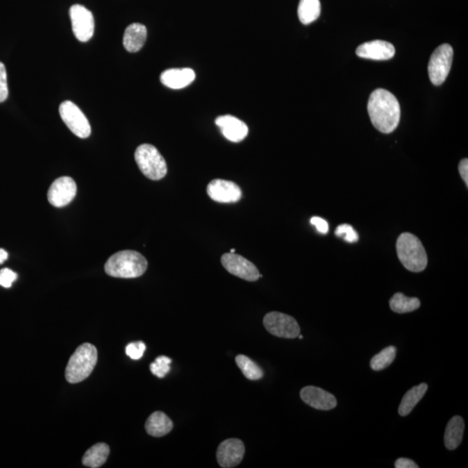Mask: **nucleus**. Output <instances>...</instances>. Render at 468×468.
<instances>
[{
	"label": "nucleus",
	"mask_w": 468,
	"mask_h": 468,
	"mask_svg": "<svg viewBox=\"0 0 468 468\" xmlns=\"http://www.w3.org/2000/svg\"><path fill=\"white\" fill-rule=\"evenodd\" d=\"M368 112L374 127L383 134L396 131L401 118L396 97L386 90L377 89L369 97Z\"/></svg>",
	"instance_id": "obj_1"
},
{
	"label": "nucleus",
	"mask_w": 468,
	"mask_h": 468,
	"mask_svg": "<svg viewBox=\"0 0 468 468\" xmlns=\"http://www.w3.org/2000/svg\"><path fill=\"white\" fill-rule=\"evenodd\" d=\"M148 268V261L135 251H122L111 256L106 264V272L114 278L141 277Z\"/></svg>",
	"instance_id": "obj_2"
},
{
	"label": "nucleus",
	"mask_w": 468,
	"mask_h": 468,
	"mask_svg": "<svg viewBox=\"0 0 468 468\" xmlns=\"http://www.w3.org/2000/svg\"><path fill=\"white\" fill-rule=\"evenodd\" d=\"M396 251L401 263L407 270L421 272L427 267V253L421 240L414 234L401 233L397 240Z\"/></svg>",
	"instance_id": "obj_3"
},
{
	"label": "nucleus",
	"mask_w": 468,
	"mask_h": 468,
	"mask_svg": "<svg viewBox=\"0 0 468 468\" xmlns=\"http://www.w3.org/2000/svg\"><path fill=\"white\" fill-rule=\"evenodd\" d=\"M97 362V350L94 345L83 344L76 349L69 360L65 378L69 383H78L88 378Z\"/></svg>",
	"instance_id": "obj_4"
},
{
	"label": "nucleus",
	"mask_w": 468,
	"mask_h": 468,
	"mask_svg": "<svg viewBox=\"0 0 468 468\" xmlns=\"http://www.w3.org/2000/svg\"><path fill=\"white\" fill-rule=\"evenodd\" d=\"M135 159L140 170L149 179L159 181L166 176V160L156 147L151 144L139 146L135 150Z\"/></svg>",
	"instance_id": "obj_5"
},
{
	"label": "nucleus",
	"mask_w": 468,
	"mask_h": 468,
	"mask_svg": "<svg viewBox=\"0 0 468 468\" xmlns=\"http://www.w3.org/2000/svg\"><path fill=\"white\" fill-rule=\"evenodd\" d=\"M453 50L451 45H440L429 59L428 76L433 85H442L446 81L451 69Z\"/></svg>",
	"instance_id": "obj_6"
},
{
	"label": "nucleus",
	"mask_w": 468,
	"mask_h": 468,
	"mask_svg": "<svg viewBox=\"0 0 468 468\" xmlns=\"http://www.w3.org/2000/svg\"><path fill=\"white\" fill-rule=\"evenodd\" d=\"M59 113L69 131L78 137L88 138L92 134V127H90L88 119L86 118L83 111L71 101H65L61 103L59 107Z\"/></svg>",
	"instance_id": "obj_7"
},
{
	"label": "nucleus",
	"mask_w": 468,
	"mask_h": 468,
	"mask_svg": "<svg viewBox=\"0 0 468 468\" xmlns=\"http://www.w3.org/2000/svg\"><path fill=\"white\" fill-rule=\"evenodd\" d=\"M263 323L268 333L278 337L293 340L300 334V327L294 317L284 313H268L265 316Z\"/></svg>",
	"instance_id": "obj_8"
},
{
	"label": "nucleus",
	"mask_w": 468,
	"mask_h": 468,
	"mask_svg": "<svg viewBox=\"0 0 468 468\" xmlns=\"http://www.w3.org/2000/svg\"><path fill=\"white\" fill-rule=\"evenodd\" d=\"M73 33L80 42L89 41L95 31V20L92 12L81 5H74L69 9Z\"/></svg>",
	"instance_id": "obj_9"
},
{
	"label": "nucleus",
	"mask_w": 468,
	"mask_h": 468,
	"mask_svg": "<svg viewBox=\"0 0 468 468\" xmlns=\"http://www.w3.org/2000/svg\"><path fill=\"white\" fill-rule=\"evenodd\" d=\"M222 263L230 274L244 281H257L260 277L258 268L251 261L235 253L223 254Z\"/></svg>",
	"instance_id": "obj_10"
},
{
	"label": "nucleus",
	"mask_w": 468,
	"mask_h": 468,
	"mask_svg": "<svg viewBox=\"0 0 468 468\" xmlns=\"http://www.w3.org/2000/svg\"><path fill=\"white\" fill-rule=\"evenodd\" d=\"M76 184L71 177L58 178L51 184L48 191V201L56 208H62L74 200Z\"/></svg>",
	"instance_id": "obj_11"
},
{
	"label": "nucleus",
	"mask_w": 468,
	"mask_h": 468,
	"mask_svg": "<svg viewBox=\"0 0 468 468\" xmlns=\"http://www.w3.org/2000/svg\"><path fill=\"white\" fill-rule=\"evenodd\" d=\"M209 197L219 203H234L242 197L240 187L233 181L216 179L208 184Z\"/></svg>",
	"instance_id": "obj_12"
},
{
	"label": "nucleus",
	"mask_w": 468,
	"mask_h": 468,
	"mask_svg": "<svg viewBox=\"0 0 468 468\" xmlns=\"http://www.w3.org/2000/svg\"><path fill=\"white\" fill-rule=\"evenodd\" d=\"M244 445L239 439H228L219 444L217 450L219 465L224 468L235 467L242 462Z\"/></svg>",
	"instance_id": "obj_13"
},
{
	"label": "nucleus",
	"mask_w": 468,
	"mask_h": 468,
	"mask_svg": "<svg viewBox=\"0 0 468 468\" xmlns=\"http://www.w3.org/2000/svg\"><path fill=\"white\" fill-rule=\"evenodd\" d=\"M300 396L303 403L319 410H331L337 407V401L333 394L314 386L302 389Z\"/></svg>",
	"instance_id": "obj_14"
},
{
	"label": "nucleus",
	"mask_w": 468,
	"mask_h": 468,
	"mask_svg": "<svg viewBox=\"0 0 468 468\" xmlns=\"http://www.w3.org/2000/svg\"><path fill=\"white\" fill-rule=\"evenodd\" d=\"M396 54V49L392 44L383 40L367 42L356 49L359 58L371 60H389Z\"/></svg>",
	"instance_id": "obj_15"
},
{
	"label": "nucleus",
	"mask_w": 468,
	"mask_h": 468,
	"mask_svg": "<svg viewBox=\"0 0 468 468\" xmlns=\"http://www.w3.org/2000/svg\"><path fill=\"white\" fill-rule=\"evenodd\" d=\"M216 125L221 128L223 135L230 142H240L248 135V127L244 122L235 117L226 115L215 120Z\"/></svg>",
	"instance_id": "obj_16"
},
{
	"label": "nucleus",
	"mask_w": 468,
	"mask_h": 468,
	"mask_svg": "<svg viewBox=\"0 0 468 468\" xmlns=\"http://www.w3.org/2000/svg\"><path fill=\"white\" fill-rule=\"evenodd\" d=\"M195 73L190 68L170 69L160 75V82L167 88L173 90L183 89L194 81Z\"/></svg>",
	"instance_id": "obj_17"
},
{
	"label": "nucleus",
	"mask_w": 468,
	"mask_h": 468,
	"mask_svg": "<svg viewBox=\"0 0 468 468\" xmlns=\"http://www.w3.org/2000/svg\"><path fill=\"white\" fill-rule=\"evenodd\" d=\"M148 31L142 24L134 23L127 27L124 35V45L128 52H137L144 45Z\"/></svg>",
	"instance_id": "obj_18"
},
{
	"label": "nucleus",
	"mask_w": 468,
	"mask_h": 468,
	"mask_svg": "<svg viewBox=\"0 0 468 468\" xmlns=\"http://www.w3.org/2000/svg\"><path fill=\"white\" fill-rule=\"evenodd\" d=\"M173 427V421L167 415L160 411H156L150 415L145 424L147 433L153 437H162L169 434Z\"/></svg>",
	"instance_id": "obj_19"
},
{
	"label": "nucleus",
	"mask_w": 468,
	"mask_h": 468,
	"mask_svg": "<svg viewBox=\"0 0 468 468\" xmlns=\"http://www.w3.org/2000/svg\"><path fill=\"white\" fill-rule=\"evenodd\" d=\"M465 424L463 419L459 415L453 417L446 426L444 442L446 448L449 450H455L462 442Z\"/></svg>",
	"instance_id": "obj_20"
},
{
	"label": "nucleus",
	"mask_w": 468,
	"mask_h": 468,
	"mask_svg": "<svg viewBox=\"0 0 468 468\" xmlns=\"http://www.w3.org/2000/svg\"><path fill=\"white\" fill-rule=\"evenodd\" d=\"M110 455L109 446L106 443H97L87 450L83 457V466L90 468H99L107 462Z\"/></svg>",
	"instance_id": "obj_21"
},
{
	"label": "nucleus",
	"mask_w": 468,
	"mask_h": 468,
	"mask_svg": "<svg viewBox=\"0 0 468 468\" xmlns=\"http://www.w3.org/2000/svg\"><path fill=\"white\" fill-rule=\"evenodd\" d=\"M428 384L421 383L420 385L412 387L408 390L401 401L399 406V414L401 417H406L414 408L417 406L419 401L424 398V394L427 392Z\"/></svg>",
	"instance_id": "obj_22"
},
{
	"label": "nucleus",
	"mask_w": 468,
	"mask_h": 468,
	"mask_svg": "<svg viewBox=\"0 0 468 468\" xmlns=\"http://www.w3.org/2000/svg\"><path fill=\"white\" fill-rule=\"evenodd\" d=\"M321 13L320 0H300L298 15L300 22L309 24L319 19Z\"/></svg>",
	"instance_id": "obj_23"
},
{
	"label": "nucleus",
	"mask_w": 468,
	"mask_h": 468,
	"mask_svg": "<svg viewBox=\"0 0 468 468\" xmlns=\"http://www.w3.org/2000/svg\"><path fill=\"white\" fill-rule=\"evenodd\" d=\"M390 306L394 312L408 313L419 309L421 302L417 298H408L403 293L398 292L390 300Z\"/></svg>",
	"instance_id": "obj_24"
},
{
	"label": "nucleus",
	"mask_w": 468,
	"mask_h": 468,
	"mask_svg": "<svg viewBox=\"0 0 468 468\" xmlns=\"http://www.w3.org/2000/svg\"><path fill=\"white\" fill-rule=\"evenodd\" d=\"M237 367L240 369L244 376L251 381H257L264 376L263 370L253 360L244 355L236 356L235 359Z\"/></svg>",
	"instance_id": "obj_25"
},
{
	"label": "nucleus",
	"mask_w": 468,
	"mask_h": 468,
	"mask_svg": "<svg viewBox=\"0 0 468 468\" xmlns=\"http://www.w3.org/2000/svg\"><path fill=\"white\" fill-rule=\"evenodd\" d=\"M396 356V349L394 346H389L378 354L374 356L370 361V367L373 370L379 371V370L384 369L389 367L393 362Z\"/></svg>",
	"instance_id": "obj_26"
},
{
	"label": "nucleus",
	"mask_w": 468,
	"mask_h": 468,
	"mask_svg": "<svg viewBox=\"0 0 468 468\" xmlns=\"http://www.w3.org/2000/svg\"><path fill=\"white\" fill-rule=\"evenodd\" d=\"M172 360L167 356H160L155 360V362L150 365V370L159 378H163L167 376V374L170 371V363Z\"/></svg>",
	"instance_id": "obj_27"
},
{
	"label": "nucleus",
	"mask_w": 468,
	"mask_h": 468,
	"mask_svg": "<svg viewBox=\"0 0 468 468\" xmlns=\"http://www.w3.org/2000/svg\"><path fill=\"white\" fill-rule=\"evenodd\" d=\"M336 235L344 237L345 241L350 243L356 242L359 239L358 233L351 225L348 224L338 226L336 230Z\"/></svg>",
	"instance_id": "obj_28"
},
{
	"label": "nucleus",
	"mask_w": 468,
	"mask_h": 468,
	"mask_svg": "<svg viewBox=\"0 0 468 468\" xmlns=\"http://www.w3.org/2000/svg\"><path fill=\"white\" fill-rule=\"evenodd\" d=\"M145 351L146 345L142 341L129 344L126 347V354L133 360L141 359L144 355Z\"/></svg>",
	"instance_id": "obj_29"
},
{
	"label": "nucleus",
	"mask_w": 468,
	"mask_h": 468,
	"mask_svg": "<svg viewBox=\"0 0 468 468\" xmlns=\"http://www.w3.org/2000/svg\"><path fill=\"white\" fill-rule=\"evenodd\" d=\"M8 95L9 90L8 85H7L6 66L0 62V103L5 102Z\"/></svg>",
	"instance_id": "obj_30"
},
{
	"label": "nucleus",
	"mask_w": 468,
	"mask_h": 468,
	"mask_svg": "<svg viewBox=\"0 0 468 468\" xmlns=\"http://www.w3.org/2000/svg\"><path fill=\"white\" fill-rule=\"evenodd\" d=\"M17 275L8 268H3L0 271V285L5 288H10L12 283L16 281Z\"/></svg>",
	"instance_id": "obj_31"
},
{
	"label": "nucleus",
	"mask_w": 468,
	"mask_h": 468,
	"mask_svg": "<svg viewBox=\"0 0 468 468\" xmlns=\"http://www.w3.org/2000/svg\"><path fill=\"white\" fill-rule=\"evenodd\" d=\"M310 223L316 226L317 231L321 233L326 234L329 232V225L326 219L320 217H313L310 219Z\"/></svg>",
	"instance_id": "obj_32"
},
{
	"label": "nucleus",
	"mask_w": 468,
	"mask_h": 468,
	"mask_svg": "<svg viewBox=\"0 0 468 468\" xmlns=\"http://www.w3.org/2000/svg\"><path fill=\"white\" fill-rule=\"evenodd\" d=\"M396 468H418L419 466L413 460L407 458L398 459L394 463Z\"/></svg>",
	"instance_id": "obj_33"
},
{
	"label": "nucleus",
	"mask_w": 468,
	"mask_h": 468,
	"mask_svg": "<svg viewBox=\"0 0 468 468\" xmlns=\"http://www.w3.org/2000/svg\"><path fill=\"white\" fill-rule=\"evenodd\" d=\"M459 172L460 176H462L464 183H466L467 187L468 186V160L463 159L460 160L459 164Z\"/></svg>",
	"instance_id": "obj_34"
},
{
	"label": "nucleus",
	"mask_w": 468,
	"mask_h": 468,
	"mask_svg": "<svg viewBox=\"0 0 468 468\" xmlns=\"http://www.w3.org/2000/svg\"><path fill=\"white\" fill-rule=\"evenodd\" d=\"M7 258H8V253L3 249H0V265L3 264Z\"/></svg>",
	"instance_id": "obj_35"
},
{
	"label": "nucleus",
	"mask_w": 468,
	"mask_h": 468,
	"mask_svg": "<svg viewBox=\"0 0 468 468\" xmlns=\"http://www.w3.org/2000/svg\"><path fill=\"white\" fill-rule=\"evenodd\" d=\"M230 253H236V250L232 249L231 251H230Z\"/></svg>",
	"instance_id": "obj_36"
},
{
	"label": "nucleus",
	"mask_w": 468,
	"mask_h": 468,
	"mask_svg": "<svg viewBox=\"0 0 468 468\" xmlns=\"http://www.w3.org/2000/svg\"><path fill=\"white\" fill-rule=\"evenodd\" d=\"M298 337H299V340H303V337L302 336V335L299 334Z\"/></svg>",
	"instance_id": "obj_37"
}]
</instances>
